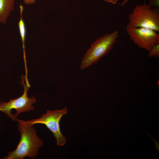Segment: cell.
<instances>
[{
  "instance_id": "cell-1",
  "label": "cell",
  "mask_w": 159,
  "mask_h": 159,
  "mask_svg": "<svg viewBox=\"0 0 159 159\" xmlns=\"http://www.w3.org/2000/svg\"><path fill=\"white\" fill-rule=\"evenodd\" d=\"M18 130L21 135L20 140L15 149L9 152L2 159H23L28 157L36 158L39 149L43 145L42 140L37 135L36 129L25 121L18 119Z\"/></svg>"
},
{
  "instance_id": "cell-2",
  "label": "cell",
  "mask_w": 159,
  "mask_h": 159,
  "mask_svg": "<svg viewBox=\"0 0 159 159\" xmlns=\"http://www.w3.org/2000/svg\"><path fill=\"white\" fill-rule=\"evenodd\" d=\"M118 31L105 34L93 42L85 54L81 62L82 70L96 63L113 48L118 36Z\"/></svg>"
},
{
  "instance_id": "cell-3",
  "label": "cell",
  "mask_w": 159,
  "mask_h": 159,
  "mask_svg": "<svg viewBox=\"0 0 159 159\" xmlns=\"http://www.w3.org/2000/svg\"><path fill=\"white\" fill-rule=\"evenodd\" d=\"M146 1L143 4L136 6L130 14L126 29L143 27L159 32V11L151 9V6L147 4Z\"/></svg>"
},
{
  "instance_id": "cell-4",
  "label": "cell",
  "mask_w": 159,
  "mask_h": 159,
  "mask_svg": "<svg viewBox=\"0 0 159 159\" xmlns=\"http://www.w3.org/2000/svg\"><path fill=\"white\" fill-rule=\"evenodd\" d=\"M21 83L24 88L22 95L17 98L10 99L7 102H0V111L14 121H17V117L20 113L33 110L34 107L32 104L37 101L35 97L29 98L28 97L27 93L30 87L29 83V81H26L24 75L21 76Z\"/></svg>"
},
{
  "instance_id": "cell-5",
  "label": "cell",
  "mask_w": 159,
  "mask_h": 159,
  "mask_svg": "<svg viewBox=\"0 0 159 159\" xmlns=\"http://www.w3.org/2000/svg\"><path fill=\"white\" fill-rule=\"evenodd\" d=\"M67 112L66 107L61 110H48L46 113L42 115L40 118L25 121L28 124L33 126L37 124L45 125L52 133L57 145L62 146L66 143V139L61 133L59 122L62 117Z\"/></svg>"
},
{
  "instance_id": "cell-6",
  "label": "cell",
  "mask_w": 159,
  "mask_h": 159,
  "mask_svg": "<svg viewBox=\"0 0 159 159\" xmlns=\"http://www.w3.org/2000/svg\"><path fill=\"white\" fill-rule=\"evenodd\" d=\"M126 29L130 39L140 48L149 52L153 46L159 44V34L153 30L143 27Z\"/></svg>"
},
{
  "instance_id": "cell-7",
  "label": "cell",
  "mask_w": 159,
  "mask_h": 159,
  "mask_svg": "<svg viewBox=\"0 0 159 159\" xmlns=\"http://www.w3.org/2000/svg\"><path fill=\"white\" fill-rule=\"evenodd\" d=\"M15 0H0V23H6L11 13L14 9Z\"/></svg>"
},
{
  "instance_id": "cell-8",
  "label": "cell",
  "mask_w": 159,
  "mask_h": 159,
  "mask_svg": "<svg viewBox=\"0 0 159 159\" xmlns=\"http://www.w3.org/2000/svg\"><path fill=\"white\" fill-rule=\"evenodd\" d=\"M19 9L20 18L19 21L18 23V26L19 32L22 42V48L23 52V56L25 62L26 73H27V70L26 64V57L25 51V41L26 30L25 24L24 22L23 17V14L24 10V8L23 6L20 5L19 6Z\"/></svg>"
},
{
  "instance_id": "cell-9",
  "label": "cell",
  "mask_w": 159,
  "mask_h": 159,
  "mask_svg": "<svg viewBox=\"0 0 159 159\" xmlns=\"http://www.w3.org/2000/svg\"><path fill=\"white\" fill-rule=\"evenodd\" d=\"M148 54L149 57H154L159 58V44H156L149 51Z\"/></svg>"
},
{
  "instance_id": "cell-10",
  "label": "cell",
  "mask_w": 159,
  "mask_h": 159,
  "mask_svg": "<svg viewBox=\"0 0 159 159\" xmlns=\"http://www.w3.org/2000/svg\"><path fill=\"white\" fill-rule=\"evenodd\" d=\"M145 132L148 134V135L151 138L152 140H153V142L154 143V146L155 148V149L157 150L158 151H159V141L154 138H152L151 136L144 129H143Z\"/></svg>"
},
{
  "instance_id": "cell-11",
  "label": "cell",
  "mask_w": 159,
  "mask_h": 159,
  "mask_svg": "<svg viewBox=\"0 0 159 159\" xmlns=\"http://www.w3.org/2000/svg\"><path fill=\"white\" fill-rule=\"evenodd\" d=\"M129 0H124L122 3L121 5H124ZM149 3L152 5H156L158 4L159 0H149Z\"/></svg>"
},
{
  "instance_id": "cell-12",
  "label": "cell",
  "mask_w": 159,
  "mask_h": 159,
  "mask_svg": "<svg viewBox=\"0 0 159 159\" xmlns=\"http://www.w3.org/2000/svg\"><path fill=\"white\" fill-rule=\"evenodd\" d=\"M37 0H24L25 4L28 5L32 4L34 3Z\"/></svg>"
},
{
  "instance_id": "cell-13",
  "label": "cell",
  "mask_w": 159,
  "mask_h": 159,
  "mask_svg": "<svg viewBox=\"0 0 159 159\" xmlns=\"http://www.w3.org/2000/svg\"><path fill=\"white\" fill-rule=\"evenodd\" d=\"M118 0H104L106 2L115 4L117 3Z\"/></svg>"
}]
</instances>
